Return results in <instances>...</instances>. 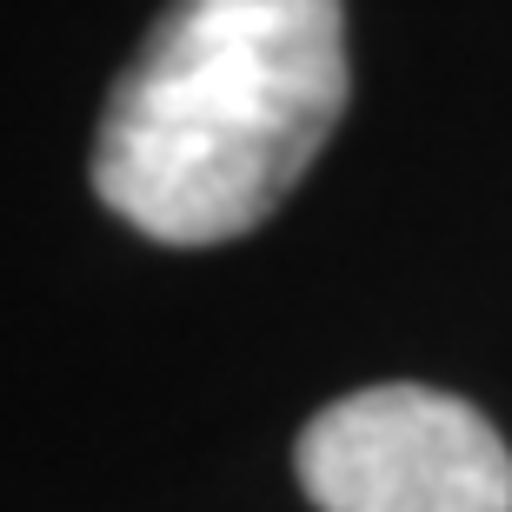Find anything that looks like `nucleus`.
I'll return each instance as SVG.
<instances>
[{
  "label": "nucleus",
  "mask_w": 512,
  "mask_h": 512,
  "mask_svg": "<svg viewBox=\"0 0 512 512\" xmlns=\"http://www.w3.org/2000/svg\"><path fill=\"white\" fill-rule=\"evenodd\" d=\"M340 114V0H167L107 94L94 193L160 247H220L300 187Z\"/></svg>",
  "instance_id": "f257e3e1"
},
{
  "label": "nucleus",
  "mask_w": 512,
  "mask_h": 512,
  "mask_svg": "<svg viewBox=\"0 0 512 512\" xmlns=\"http://www.w3.org/2000/svg\"><path fill=\"white\" fill-rule=\"evenodd\" d=\"M293 466L320 512H512V453L493 419L419 380L320 406Z\"/></svg>",
  "instance_id": "f03ea898"
}]
</instances>
